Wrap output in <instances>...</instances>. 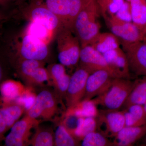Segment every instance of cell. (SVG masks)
<instances>
[{"instance_id":"13","label":"cell","mask_w":146,"mask_h":146,"mask_svg":"<svg viewBox=\"0 0 146 146\" xmlns=\"http://www.w3.org/2000/svg\"><path fill=\"white\" fill-rule=\"evenodd\" d=\"M90 74L88 71L80 67L71 76L65 98L67 108L83 100L86 94V82Z\"/></svg>"},{"instance_id":"30","label":"cell","mask_w":146,"mask_h":146,"mask_svg":"<svg viewBox=\"0 0 146 146\" xmlns=\"http://www.w3.org/2000/svg\"><path fill=\"white\" fill-rule=\"evenodd\" d=\"M25 82L29 85L39 86L44 85V84L47 82L48 84L52 86L48 72L44 66L37 68Z\"/></svg>"},{"instance_id":"37","label":"cell","mask_w":146,"mask_h":146,"mask_svg":"<svg viewBox=\"0 0 146 146\" xmlns=\"http://www.w3.org/2000/svg\"><path fill=\"white\" fill-rule=\"evenodd\" d=\"M143 36V42H146V25L145 28L142 31Z\"/></svg>"},{"instance_id":"27","label":"cell","mask_w":146,"mask_h":146,"mask_svg":"<svg viewBox=\"0 0 146 146\" xmlns=\"http://www.w3.org/2000/svg\"><path fill=\"white\" fill-rule=\"evenodd\" d=\"M55 146H75L79 145V141L60 123L56 130Z\"/></svg>"},{"instance_id":"40","label":"cell","mask_w":146,"mask_h":146,"mask_svg":"<svg viewBox=\"0 0 146 146\" xmlns=\"http://www.w3.org/2000/svg\"><path fill=\"white\" fill-rule=\"evenodd\" d=\"M125 1H127L129 2H130L131 0H125Z\"/></svg>"},{"instance_id":"39","label":"cell","mask_w":146,"mask_h":146,"mask_svg":"<svg viewBox=\"0 0 146 146\" xmlns=\"http://www.w3.org/2000/svg\"><path fill=\"white\" fill-rule=\"evenodd\" d=\"M144 108H145V110L146 111V102H145V104H144Z\"/></svg>"},{"instance_id":"20","label":"cell","mask_w":146,"mask_h":146,"mask_svg":"<svg viewBox=\"0 0 146 146\" xmlns=\"http://www.w3.org/2000/svg\"><path fill=\"white\" fill-rule=\"evenodd\" d=\"M1 91L3 99L15 100L23 97L31 90L25 87L20 82L9 80L1 84Z\"/></svg>"},{"instance_id":"35","label":"cell","mask_w":146,"mask_h":146,"mask_svg":"<svg viewBox=\"0 0 146 146\" xmlns=\"http://www.w3.org/2000/svg\"><path fill=\"white\" fill-rule=\"evenodd\" d=\"M8 130L6 122L3 117L0 115V135L1 138L4 133Z\"/></svg>"},{"instance_id":"7","label":"cell","mask_w":146,"mask_h":146,"mask_svg":"<svg viewBox=\"0 0 146 146\" xmlns=\"http://www.w3.org/2000/svg\"><path fill=\"white\" fill-rule=\"evenodd\" d=\"M80 67L90 74L100 70L107 71L114 78H122L108 64L103 54L89 45L81 48L80 58Z\"/></svg>"},{"instance_id":"41","label":"cell","mask_w":146,"mask_h":146,"mask_svg":"<svg viewBox=\"0 0 146 146\" xmlns=\"http://www.w3.org/2000/svg\"><path fill=\"white\" fill-rule=\"evenodd\" d=\"M145 142L146 143V135H145Z\"/></svg>"},{"instance_id":"9","label":"cell","mask_w":146,"mask_h":146,"mask_svg":"<svg viewBox=\"0 0 146 146\" xmlns=\"http://www.w3.org/2000/svg\"><path fill=\"white\" fill-rule=\"evenodd\" d=\"M26 13L30 21L42 24L56 35L63 28L59 19L43 1L32 3L26 9Z\"/></svg>"},{"instance_id":"22","label":"cell","mask_w":146,"mask_h":146,"mask_svg":"<svg viewBox=\"0 0 146 146\" xmlns=\"http://www.w3.org/2000/svg\"><path fill=\"white\" fill-rule=\"evenodd\" d=\"M130 3L132 23L142 32L146 25V0H131Z\"/></svg>"},{"instance_id":"36","label":"cell","mask_w":146,"mask_h":146,"mask_svg":"<svg viewBox=\"0 0 146 146\" xmlns=\"http://www.w3.org/2000/svg\"><path fill=\"white\" fill-rule=\"evenodd\" d=\"M12 2H16V0H0V3L3 6L7 5Z\"/></svg>"},{"instance_id":"14","label":"cell","mask_w":146,"mask_h":146,"mask_svg":"<svg viewBox=\"0 0 146 146\" xmlns=\"http://www.w3.org/2000/svg\"><path fill=\"white\" fill-rule=\"evenodd\" d=\"M113 78L107 71L100 70L90 74L86 82L83 100H91L104 94L112 84Z\"/></svg>"},{"instance_id":"10","label":"cell","mask_w":146,"mask_h":146,"mask_svg":"<svg viewBox=\"0 0 146 146\" xmlns=\"http://www.w3.org/2000/svg\"><path fill=\"white\" fill-rule=\"evenodd\" d=\"M48 44L40 39L25 33L17 48L18 57L44 61L49 54Z\"/></svg>"},{"instance_id":"34","label":"cell","mask_w":146,"mask_h":146,"mask_svg":"<svg viewBox=\"0 0 146 146\" xmlns=\"http://www.w3.org/2000/svg\"><path fill=\"white\" fill-rule=\"evenodd\" d=\"M115 15L120 20L123 21L127 22H132L130 2L125 1Z\"/></svg>"},{"instance_id":"2","label":"cell","mask_w":146,"mask_h":146,"mask_svg":"<svg viewBox=\"0 0 146 146\" xmlns=\"http://www.w3.org/2000/svg\"><path fill=\"white\" fill-rule=\"evenodd\" d=\"M134 84L135 81L129 79L114 78L109 89L93 100L97 106L102 107V109L119 110L127 99Z\"/></svg>"},{"instance_id":"5","label":"cell","mask_w":146,"mask_h":146,"mask_svg":"<svg viewBox=\"0 0 146 146\" xmlns=\"http://www.w3.org/2000/svg\"><path fill=\"white\" fill-rule=\"evenodd\" d=\"M92 0H44L43 2L59 19L63 28L74 31L75 22L81 10Z\"/></svg>"},{"instance_id":"16","label":"cell","mask_w":146,"mask_h":146,"mask_svg":"<svg viewBox=\"0 0 146 146\" xmlns=\"http://www.w3.org/2000/svg\"><path fill=\"white\" fill-rule=\"evenodd\" d=\"M146 135V124L125 127L113 138V146H131Z\"/></svg>"},{"instance_id":"21","label":"cell","mask_w":146,"mask_h":146,"mask_svg":"<svg viewBox=\"0 0 146 146\" xmlns=\"http://www.w3.org/2000/svg\"><path fill=\"white\" fill-rule=\"evenodd\" d=\"M123 111L126 126H139L146 124V111L144 106L133 105Z\"/></svg>"},{"instance_id":"31","label":"cell","mask_w":146,"mask_h":146,"mask_svg":"<svg viewBox=\"0 0 146 146\" xmlns=\"http://www.w3.org/2000/svg\"><path fill=\"white\" fill-rule=\"evenodd\" d=\"M1 108L10 115L16 122L26 110L23 106L16 101L5 99L3 100L2 106Z\"/></svg>"},{"instance_id":"26","label":"cell","mask_w":146,"mask_h":146,"mask_svg":"<svg viewBox=\"0 0 146 146\" xmlns=\"http://www.w3.org/2000/svg\"><path fill=\"white\" fill-rule=\"evenodd\" d=\"M33 146H55V135L50 129L36 127V131L29 142Z\"/></svg>"},{"instance_id":"18","label":"cell","mask_w":146,"mask_h":146,"mask_svg":"<svg viewBox=\"0 0 146 146\" xmlns=\"http://www.w3.org/2000/svg\"><path fill=\"white\" fill-rule=\"evenodd\" d=\"M119 39L112 33H100L91 45L101 53L120 47Z\"/></svg>"},{"instance_id":"19","label":"cell","mask_w":146,"mask_h":146,"mask_svg":"<svg viewBox=\"0 0 146 146\" xmlns=\"http://www.w3.org/2000/svg\"><path fill=\"white\" fill-rule=\"evenodd\" d=\"M146 102V76L135 81L134 86L123 108L125 109L133 105L144 106Z\"/></svg>"},{"instance_id":"33","label":"cell","mask_w":146,"mask_h":146,"mask_svg":"<svg viewBox=\"0 0 146 146\" xmlns=\"http://www.w3.org/2000/svg\"><path fill=\"white\" fill-rule=\"evenodd\" d=\"M52 84L66 74L65 66L61 63L52 64L47 68Z\"/></svg>"},{"instance_id":"28","label":"cell","mask_w":146,"mask_h":146,"mask_svg":"<svg viewBox=\"0 0 146 146\" xmlns=\"http://www.w3.org/2000/svg\"><path fill=\"white\" fill-rule=\"evenodd\" d=\"M125 0H96L100 12L104 18L115 15L121 8Z\"/></svg>"},{"instance_id":"38","label":"cell","mask_w":146,"mask_h":146,"mask_svg":"<svg viewBox=\"0 0 146 146\" xmlns=\"http://www.w3.org/2000/svg\"><path fill=\"white\" fill-rule=\"evenodd\" d=\"M24 1V0H16V2L18 3H21Z\"/></svg>"},{"instance_id":"32","label":"cell","mask_w":146,"mask_h":146,"mask_svg":"<svg viewBox=\"0 0 146 146\" xmlns=\"http://www.w3.org/2000/svg\"><path fill=\"white\" fill-rule=\"evenodd\" d=\"M70 78V76L66 74L52 83L55 93L61 100L65 99Z\"/></svg>"},{"instance_id":"11","label":"cell","mask_w":146,"mask_h":146,"mask_svg":"<svg viewBox=\"0 0 146 146\" xmlns=\"http://www.w3.org/2000/svg\"><path fill=\"white\" fill-rule=\"evenodd\" d=\"M121 44L127 58L130 73L146 76V42Z\"/></svg>"},{"instance_id":"24","label":"cell","mask_w":146,"mask_h":146,"mask_svg":"<svg viewBox=\"0 0 146 146\" xmlns=\"http://www.w3.org/2000/svg\"><path fill=\"white\" fill-rule=\"evenodd\" d=\"M42 66H44V61L18 57L16 62L17 72L25 82L37 68Z\"/></svg>"},{"instance_id":"3","label":"cell","mask_w":146,"mask_h":146,"mask_svg":"<svg viewBox=\"0 0 146 146\" xmlns=\"http://www.w3.org/2000/svg\"><path fill=\"white\" fill-rule=\"evenodd\" d=\"M58 60L65 67L74 66L80 61L81 47L74 31L63 28L56 34Z\"/></svg>"},{"instance_id":"15","label":"cell","mask_w":146,"mask_h":146,"mask_svg":"<svg viewBox=\"0 0 146 146\" xmlns=\"http://www.w3.org/2000/svg\"><path fill=\"white\" fill-rule=\"evenodd\" d=\"M103 54L108 64L117 72L121 78L130 79L128 62L123 49L119 47Z\"/></svg>"},{"instance_id":"23","label":"cell","mask_w":146,"mask_h":146,"mask_svg":"<svg viewBox=\"0 0 146 146\" xmlns=\"http://www.w3.org/2000/svg\"><path fill=\"white\" fill-rule=\"evenodd\" d=\"M25 33L40 39L47 44H49L54 36L56 35L42 24L31 21L28 25Z\"/></svg>"},{"instance_id":"1","label":"cell","mask_w":146,"mask_h":146,"mask_svg":"<svg viewBox=\"0 0 146 146\" xmlns=\"http://www.w3.org/2000/svg\"><path fill=\"white\" fill-rule=\"evenodd\" d=\"M100 14L96 0H92L77 17L74 31L78 37L81 48L91 45L100 33V25L98 21Z\"/></svg>"},{"instance_id":"17","label":"cell","mask_w":146,"mask_h":146,"mask_svg":"<svg viewBox=\"0 0 146 146\" xmlns=\"http://www.w3.org/2000/svg\"><path fill=\"white\" fill-rule=\"evenodd\" d=\"M99 113L97 106L93 99L82 100L73 106L67 108L63 117L75 116L79 117H96Z\"/></svg>"},{"instance_id":"6","label":"cell","mask_w":146,"mask_h":146,"mask_svg":"<svg viewBox=\"0 0 146 146\" xmlns=\"http://www.w3.org/2000/svg\"><path fill=\"white\" fill-rule=\"evenodd\" d=\"M96 119L97 131L108 138H114L126 126L123 110H100Z\"/></svg>"},{"instance_id":"29","label":"cell","mask_w":146,"mask_h":146,"mask_svg":"<svg viewBox=\"0 0 146 146\" xmlns=\"http://www.w3.org/2000/svg\"><path fill=\"white\" fill-rule=\"evenodd\" d=\"M82 146H112V141L97 131L87 134L82 141Z\"/></svg>"},{"instance_id":"8","label":"cell","mask_w":146,"mask_h":146,"mask_svg":"<svg viewBox=\"0 0 146 146\" xmlns=\"http://www.w3.org/2000/svg\"><path fill=\"white\" fill-rule=\"evenodd\" d=\"M104 19L111 33L119 39L121 44L143 41L142 31L132 22L120 20L115 15Z\"/></svg>"},{"instance_id":"25","label":"cell","mask_w":146,"mask_h":146,"mask_svg":"<svg viewBox=\"0 0 146 146\" xmlns=\"http://www.w3.org/2000/svg\"><path fill=\"white\" fill-rule=\"evenodd\" d=\"M96 117H79L77 126L72 135L79 141H82L87 134L97 131Z\"/></svg>"},{"instance_id":"12","label":"cell","mask_w":146,"mask_h":146,"mask_svg":"<svg viewBox=\"0 0 146 146\" xmlns=\"http://www.w3.org/2000/svg\"><path fill=\"white\" fill-rule=\"evenodd\" d=\"M41 121L26 115L23 119L16 122L12 127L10 133L5 138L7 146H25L29 141V138L33 127H36Z\"/></svg>"},{"instance_id":"4","label":"cell","mask_w":146,"mask_h":146,"mask_svg":"<svg viewBox=\"0 0 146 146\" xmlns=\"http://www.w3.org/2000/svg\"><path fill=\"white\" fill-rule=\"evenodd\" d=\"M61 100L54 91L43 90L36 96L34 104L27 111V115L37 120L54 121L60 114L59 104H61Z\"/></svg>"}]
</instances>
